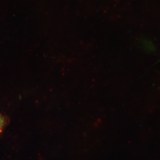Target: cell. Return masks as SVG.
<instances>
[{
	"label": "cell",
	"instance_id": "cell-1",
	"mask_svg": "<svg viewBox=\"0 0 160 160\" xmlns=\"http://www.w3.org/2000/svg\"><path fill=\"white\" fill-rule=\"evenodd\" d=\"M7 123V119L6 118L0 113V133L2 132Z\"/></svg>",
	"mask_w": 160,
	"mask_h": 160
}]
</instances>
